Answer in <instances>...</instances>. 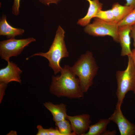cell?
Instances as JSON below:
<instances>
[{
	"label": "cell",
	"instance_id": "cell-9",
	"mask_svg": "<svg viewBox=\"0 0 135 135\" xmlns=\"http://www.w3.org/2000/svg\"><path fill=\"white\" fill-rule=\"evenodd\" d=\"M8 62L6 66L0 70V82L7 84L14 81L20 83V74L22 71L12 61Z\"/></svg>",
	"mask_w": 135,
	"mask_h": 135
},
{
	"label": "cell",
	"instance_id": "cell-21",
	"mask_svg": "<svg viewBox=\"0 0 135 135\" xmlns=\"http://www.w3.org/2000/svg\"><path fill=\"white\" fill-rule=\"evenodd\" d=\"M61 0H38L39 1L45 5L49 6L51 4H57Z\"/></svg>",
	"mask_w": 135,
	"mask_h": 135
},
{
	"label": "cell",
	"instance_id": "cell-7",
	"mask_svg": "<svg viewBox=\"0 0 135 135\" xmlns=\"http://www.w3.org/2000/svg\"><path fill=\"white\" fill-rule=\"evenodd\" d=\"M120 108L116 106L108 118L117 125L120 135H135V125L125 117Z\"/></svg>",
	"mask_w": 135,
	"mask_h": 135
},
{
	"label": "cell",
	"instance_id": "cell-20",
	"mask_svg": "<svg viewBox=\"0 0 135 135\" xmlns=\"http://www.w3.org/2000/svg\"><path fill=\"white\" fill-rule=\"evenodd\" d=\"M20 0H14L12 12L14 16H17L20 13L19 8Z\"/></svg>",
	"mask_w": 135,
	"mask_h": 135
},
{
	"label": "cell",
	"instance_id": "cell-22",
	"mask_svg": "<svg viewBox=\"0 0 135 135\" xmlns=\"http://www.w3.org/2000/svg\"><path fill=\"white\" fill-rule=\"evenodd\" d=\"M130 36L131 38L133 39V46L135 49V24L132 26Z\"/></svg>",
	"mask_w": 135,
	"mask_h": 135
},
{
	"label": "cell",
	"instance_id": "cell-4",
	"mask_svg": "<svg viewBox=\"0 0 135 135\" xmlns=\"http://www.w3.org/2000/svg\"><path fill=\"white\" fill-rule=\"evenodd\" d=\"M128 65L124 71L116 73L117 88L116 94L117 102L116 106L121 107L126 94L135 89V68L132 56H128Z\"/></svg>",
	"mask_w": 135,
	"mask_h": 135
},
{
	"label": "cell",
	"instance_id": "cell-14",
	"mask_svg": "<svg viewBox=\"0 0 135 135\" xmlns=\"http://www.w3.org/2000/svg\"><path fill=\"white\" fill-rule=\"evenodd\" d=\"M134 8L132 6L122 5L118 2L114 3L111 9L116 22L118 23L122 20Z\"/></svg>",
	"mask_w": 135,
	"mask_h": 135
},
{
	"label": "cell",
	"instance_id": "cell-2",
	"mask_svg": "<svg viewBox=\"0 0 135 135\" xmlns=\"http://www.w3.org/2000/svg\"><path fill=\"white\" fill-rule=\"evenodd\" d=\"M71 68L78 77L82 90L86 92L92 84L98 68L92 53L87 51L82 54Z\"/></svg>",
	"mask_w": 135,
	"mask_h": 135
},
{
	"label": "cell",
	"instance_id": "cell-12",
	"mask_svg": "<svg viewBox=\"0 0 135 135\" xmlns=\"http://www.w3.org/2000/svg\"><path fill=\"white\" fill-rule=\"evenodd\" d=\"M44 105L51 113L53 120L55 122L66 119V104L63 103L56 104L48 102L44 103Z\"/></svg>",
	"mask_w": 135,
	"mask_h": 135
},
{
	"label": "cell",
	"instance_id": "cell-5",
	"mask_svg": "<svg viewBox=\"0 0 135 135\" xmlns=\"http://www.w3.org/2000/svg\"><path fill=\"white\" fill-rule=\"evenodd\" d=\"M36 41V39L33 37L20 39L11 38L1 41L0 58L7 62L10 61V58L20 54L25 47Z\"/></svg>",
	"mask_w": 135,
	"mask_h": 135
},
{
	"label": "cell",
	"instance_id": "cell-3",
	"mask_svg": "<svg viewBox=\"0 0 135 135\" xmlns=\"http://www.w3.org/2000/svg\"><path fill=\"white\" fill-rule=\"evenodd\" d=\"M65 32L60 26L58 27L55 37L50 48L47 52L36 53L26 58L36 56H40L46 58L49 62V66L54 71L55 75L60 72L62 68L60 62L62 58L69 56L64 40Z\"/></svg>",
	"mask_w": 135,
	"mask_h": 135
},
{
	"label": "cell",
	"instance_id": "cell-25",
	"mask_svg": "<svg viewBox=\"0 0 135 135\" xmlns=\"http://www.w3.org/2000/svg\"><path fill=\"white\" fill-rule=\"evenodd\" d=\"M132 56L133 59L135 68V49H133L132 50ZM134 92L135 96V89Z\"/></svg>",
	"mask_w": 135,
	"mask_h": 135
},
{
	"label": "cell",
	"instance_id": "cell-6",
	"mask_svg": "<svg viewBox=\"0 0 135 135\" xmlns=\"http://www.w3.org/2000/svg\"><path fill=\"white\" fill-rule=\"evenodd\" d=\"M118 23L108 22L100 18H95L92 24H89L84 28L86 33L93 36H109L114 40L119 42Z\"/></svg>",
	"mask_w": 135,
	"mask_h": 135
},
{
	"label": "cell",
	"instance_id": "cell-15",
	"mask_svg": "<svg viewBox=\"0 0 135 135\" xmlns=\"http://www.w3.org/2000/svg\"><path fill=\"white\" fill-rule=\"evenodd\" d=\"M110 122L108 118L100 119L96 123L90 125L84 135H102Z\"/></svg>",
	"mask_w": 135,
	"mask_h": 135
},
{
	"label": "cell",
	"instance_id": "cell-11",
	"mask_svg": "<svg viewBox=\"0 0 135 135\" xmlns=\"http://www.w3.org/2000/svg\"><path fill=\"white\" fill-rule=\"evenodd\" d=\"M25 32L22 28H14L8 22L6 15L2 14L0 20V35L5 36L8 39L22 35Z\"/></svg>",
	"mask_w": 135,
	"mask_h": 135
},
{
	"label": "cell",
	"instance_id": "cell-8",
	"mask_svg": "<svg viewBox=\"0 0 135 135\" xmlns=\"http://www.w3.org/2000/svg\"><path fill=\"white\" fill-rule=\"evenodd\" d=\"M66 119L70 122L75 135H84L88 131L92 122L90 116L88 114L74 116L67 115Z\"/></svg>",
	"mask_w": 135,
	"mask_h": 135
},
{
	"label": "cell",
	"instance_id": "cell-1",
	"mask_svg": "<svg viewBox=\"0 0 135 135\" xmlns=\"http://www.w3.org/2000/svg\"><path fill=\"white\" fill-rule=\"evenodd\" d=\"M60 72V75L52 77L50 92L58 97L71 99L83 98L84 93L81 89L78 78L76 77L71 67L65 65Z\"/></svg>",
	"mask_w": 135,
	"mask_h": 135
},
{
	"label": "cell",
	"instance_id": "cell-17",
	"mask_svg": "<svg viewBox=\"0 0 135 135\" xmlns=\"http://www.w3.org/2000/svg\"><path fill=\"white\" fill-rule=\"evenodd\" d=\"M95 18H98L108 22L116 23L111 9L106 10H100L97 13Z\"/></svg>",
	"mask_w": 135,
	"mask_h": 135
},
{
	"label": "cell",
	"instance_id": "cell-19",
	"mask_svg": "<svg viewBox=\"0 0 135 135\" xmlns=\"http://www.w3.org/2000/svg\"><path fill=\"white\" fill-rule=\"evenodd\" d=\"M37 128L38 130L37 135H62L57 127L45 129L41 126L38 125Z\"/></svg>",
	"mask_w": 135,
	"mask_h": 135
},
{
	"label": "cell",
	"instance_id": "cell-18",
	"mask_svg": "<svg viewBox=\"0 0 135 135\" xmlns=\"http://www.w3.org/2000/svg\"><path fill=\"white\" fill-rule=\"evenodd\" d=\"M135 24V8L123 20L118 23V27L124 26H132Z\"/></svg>",
	"mask_w": 135,
	"mask_h": 135
},
{
	"label": "cell",
	"instance_id": "cell-24",
	"mask_svg": "<svg viewBox=\"0 0 135 135\" xmlns=\"http://www.w3.org/2000/svg\"><path fill=\"white\" fill-rule=\"evenodd\" d=\"M116 131L115 130H107L102 135H114L116 134Z\"/></svg>",
	"mask_w": 135,
	"mask_h": 135
},
{
	"label": "cell",
	"instance_id": "cell-10",
	"mask_svg": "<svg viewBox=\"0 0 135 135\" xmlns=\"http://www.w3.org/2000/svg\"><path fill=\"white\" fill-rule=\"evenodd\" d=\"M132 26H124L118 27V33L119 42L121 47V55L122 56H132L130 48V33Z\"/></svg>",
	"mask_w": 135,
	"mask_h": 135
},
{
	"label": "cell",
	"instance_id": "cell-16",
	"mask_svg": "<svg viewBox=\"0 0 135 135\" xmlns=\"http://www.w3.org/2000/svg\"><path fill=\"white\" fill-rule=\"evenodd\" d=\"M67 119L55 122V125L62 135H75L70 122Z\"/></svg>",
	"mask_w": 135,
	"mask_h": 135
},
{
	"label": "cell",
	"instance_id": "cell-13",
	"mask_svg": "<svg viewBox=\"0 0 135 135\" xmlns=\"http://www.w3.org/2000/svg\"><path fill=\"white\" fill-rule=\"evenodd\" d=\"M86 0L89 4L87 13L83 18L79 19L77 22L78 24L83 26L90 24L91 19L95 18L98 12L102 10L103 5L99 0Z\"/></svg>",
	"mask_w": 135,
	"mask_h": 135
},
{
	"label": "cell",
	"instance_id": "cell-23",
	"mask_svg": "<svg viewBox=\"0 0 135 135\" xmlns=\"http://www.w3.org/2000/svg\"><path fill=\"white\" fill-rule=\"evenodd\" d=\"M126 3L125 5L130 6L135 8V0H125Z\"/></svg>",
	"mask_w": 135,
	"mask_h": 135
}]
</instances>
